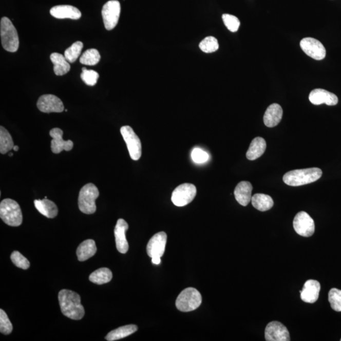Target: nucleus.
Listing matches in <instances>:
<instances>
[{
	"instance_id": "7ed1b4c3",
	"label": "nucleus",
	"mask_w": 341,
	"mask_h": 341,
	"mask_svg": "<svg viewBox=\"0 0 341 341\" xmlns=\"http://www.w3.org/2000/svg\"><path fill=\"white\" fill-rule=\"evenodd\" d=\"M0 217L10 226H19L23 223V216L20 205L12 199L2 200L0 203Z\"/></svg>"
},
{
	"instance_id": "7c9ffc66",
	"label": "nucleus",
	"mask_w": 341,
	"mask_h": 341,
	"mask_svg": "<svg viewBox=\"0 0 341 341\" xmlns=\"http://www.w3.org/2000/svg\"><path fill=\"white\" fill-rule=\"evenodd\" d=\"M83 47V43L81 41H77L70 48L66 49L64 56L67 61L71 63L75 62L81 55Z\"/></svg>"
},
{
	"instance_id": "423d86ee",
	"label": "nucleus",
	"mask_w": 341,
	"mask_h": 341,
	"mask_svg": "<svg viewBox=\"0 0 341 341\" xmlns=\"http://www.w3.org/2000/svg\"><path fill=\"white\" fill-rule=\"evenodd\" d=\"M202 301L201 294L199 291L194 288H188L179 295L176 301V306L181 312H189L198 309Z\"/></svg>"
},
{
	"instance_id": "4c0bfd02",
	"label": "nucleus",
	"mask_w": 341,
	"mask_h": 341,
	"mask_svg": "<svg viewBox=\"0 0 341 341\" xmlns=\"http://www.w3.org/2000/svg\"><path fill=\"white\" fill-rule=\"evenodd\" d=\"M192 159L195 163L198 164L204 163L210 159L207 153L199 148H195L192 152Z\"/></svg>"
},
{
	"instance_id": "c756f323",
	"label": "nucleus",
	"mask_w": 341,
	"mask_h": 341,
	"mask_svg": "<svg viewBox=\"0 0 341 341\" xmlns=\"http://www.w3.org/2000/svg\"><path fill=\"white\" fill-rule=\"evenodd\" d=\"M101 60V55L97 49H90L85 51L80 59L81 64L93 66L97 65Z\"/></svg>"
},
{
	"instance_id": "c9c22d12",
	"label": "nucleus",
	"mask_w": 341,
	"mask_h": 341,
	"mask_svg": "<svg viewBox=\"0 0 341 341\" xmlns=\"http://www.w3.org/2000/svg\"><path fill=\"white\" fill-rule=\"evenodd\" d=\"M224 24L229 31L235 32L240 26V22L236 16L230 14H223L222 16Z\"/></svg>"
},
{
	"instance_id": "473e14b6",
	"label": "nucleus",
	"mask_w": 341,
	"mask_h": 341,
	"mask_svg": "<svg viewBox=\"0 0 341 341\" xmlns=\"http://www.w3.org/2000/svg\"><path fill=\"white\" fill-rule=\"evenodd\" d=\"M329 301L332 309L335 312H341V290L332 288L329 293Z\"/></svg>"
},
{
	"instance_id": "e433bc0d",
	"label": "nucleus",
	"mask_w": 341,
	"mask_h": 341,
	"mask_svg": "<svg viewBox=\"0 0 341 341\" xmlns=\"http://www.w3.org/2000/svg\"><path fill=\"white\" fill-rule=\"evenodd\" d=\"M11 260H12V262L18 268L24 269V270H26V269L29 268V261L26 257H24L20 252L17 251L13 252L12 255H11Z\"/></svg>"
},
{
	"instance_id": "0eeeda50",
	"label": "nucleus",
	"mask_w": 341,
	"mask_h": 341,
	"mask_svg": "<svg viewBox=\"0 0 341 341\" xmlns=\"http://www.w3.org/2000/svg\"><path fill=\"white\" fill-rule=\"evenodd\" d=\"M120 131L127 146L130 158L134 161L139 160L142 156V144L139 137L130 126H122Z\"/></svg>"
},
{
	"instance_id": "ddd939ff",
	"label": "nucleus",
	"mask_w": 341,
	"mask_h": 341,
	"mask_svg": "<svg viewBox=\"0 0 341 341\" xmlns=\"http://www.w3.org/2000/svg\"><path fill=\"white\" fill-rule=\"evenodd\" d=\"M37 106L40 111L46 113L62 112L64 111V105L60 98L53 94L41 96L37 101Z\"/></svg>"
},
{
	"instance_id": "f03ea898",
	"label": "nucleus",
	"mask_w": 341,
	"mask_h": 341,
	"mask_svg": "<svg viewBox=\"0 0 341 341\" xmlns=\"http://www.w3.org/2000/svg\"><path fill=\"white\" fill-rule=\"evenodd\" d=\"M323 175L318 167L290 170L283 177V181L289 186H298L315 182Z\"/></svg>"
},
{
	"instance_id": "5701e85b",
	"label": "nucleus",
	"mask_w": 341,
	"mask_h": 341,
	"mask_svg": "<svg viewBox=\"0 0 341 341\" xmlns=\"http://www.w3.org/2000/svg\"><path fill=\"white\" fill-rule=\"evenodd\" d=\"M266 142L262 137H256L252 140L248 151L247 158L250 161H254L263 155L266 149Z\"/></svg>"
},
{
	"instance_id": "4be33fe9",
	"label": "nucleus",
	"mask_w": 341,
	"mask_h": 341,
	"mask_svg": "<svg viewBox=\"0 0 341 341\" xmlns=\"http://www.w3.org/2000/svg\"><path fill=\"white\" fill-rule=\"evenodd\" d=\"M34 205L41 214L48 218H54L59 213V210L53 202L47 199L35 200Z\"/></svg>"
},
{
	"instance_id": "6e6552de",
	"label": "nucleus",
	"mask_w": 341,
	"mask_h": 341,
	"mask_svg": "<svg viewBox=\"0 0 341 341\" xmlns=\"http://www.w3.org/2000/svg\"><path fill=\"white\" fill-rule=\"evenodd\" d=\"M197 194V188L193 184L184 183L173 191L172 202L177 207H183L193 201Z\"/></svg>"
},
{
	"instance_id": "39448f33",
	"label": "nucleus",
	"mask_w": 341,
	"mask_h": 341,
	"mask_svg": "<svg viewBox=\"0 0 341 341\" xmlns=\"http://www.w3.org/2000/svg\"><path fill=\"white\" fill-rule=\"evenodd\" d=\"M100 195V192L95 185L88 183L82 187L79 196V207L82 213L92 214L96 213V200Z\"/></svg>"
},
{
	"instance_id": "412c9836",
	"label": "nucleus",
	"mask_w": 341,
	"mask_h": 341,
	"mask_svg": "<svg viewBox=\"0 0 341 341\" xmlns=\"http://www.w3.org/2000/svg\"><path fill=\"white\" fill-rule=\"evenodd\" d=\"M253 186L249 181H241L236 186L234 194L235 199L242 206H247L252 200Z\"/></svg>"
},
{
	"instance_id": "4468645a",
	"label": "nucleus",
	"mask_w": 341,
	"mask_h": 341,
	"mask_svg": "<svg viewBox=\"0 0 341 341\" xmlns=\"http://www.w3.org/2000/svg\"><path fill=\"white\" fill-rule=\"evenodd\" d=\"M167 242L166 233L159 232L150 238L147 246V252L150 257H161L164 255Z\"/></svg>"
},
{
	"instance_id": "58836bf2",
	"label": "nucleus",
	"mask_w": 341,
	"mask_h": 341,
	"mask_svg": "<svg viewBox=\"0 0 341 341\" xmlns=\"http://www.w3.org/2000/svg\"><path fill=\"white\" fill-rule=\"evenodd\" d=\"M161 257H154L152 258V262L156 265H159L161 263Z\"/></svg>"
},
{
	"instance_id": "a19ab883",
	"label": "nucleus",
	"mask_w": 341,
	"mask_h": 341,
	"mask_svg": "<svg viewBox=\"0 0 341 341\" xmlns=\"http://www.w3.org/2000/svg\"><path fill=\"white\" fill-rule=\"evenodd\" d=\"M13 155V153H10L9 154V156H12Z\"/></svg>"
},
{
	"instance_id": "f3484780",
	"label": "nucleus",
	"mask_w": 341,
	"mask_h": 341,
	"mask_svg": "<svg viewBox=\"0 0 341 341\" xmlns=\"http://www.w3.org/2000/svg\"><path fill=\"white\" fill-rule=\"evenodd\" d=\"M309 100L315 105L326 104L328 106H335L338 103V98L336 95L321 89L313 90L310 93Z\"/></svg>"
},
{
	"instance_id": "bb28decb",
	"label": "nucleus",
	"mask_w": 341,
	"mask_h": 341,
	"mask_svg": "<svg viewBox=\"0 0 341 341\" xmlns=\"http://www.w3.org/2000/svg\"><path fill=\"white\" fill-rule=\"evenodd\" d=\"M138 330L136 325H127L120 327L119 328L113 330L106 336V339L108 341H115L123 339L134 334Z\"/></svg>"
},
{
	"instance_id": "ea45409f",
	"label": "nucleus",
	"mask_w": 341,
	"mask_h": 341,
	"mask_svg": "<svg viewBox=\"0 0 341 341\" xmlns=\"http://www.w3.org/2000/svg\"><path fill=\"white\" fill-rule=\"evenodd\" d=\"M13 149L15 151H18L19 149V147L17 146V145H14V147H13Z\"/></svg>"
},
{
	"instance_id": "b1692460",
	"label": "nucleus",
	"mask_w": 341,
	"mask_h": 341,
	"mask_svg": "<svg viewBox=\"0 0 341 341\" xmlns=\"http://www.w3.org/2000/svg\"><path fill=\"white\" fill-rule=\"evenodd\" d=\"M97 252V247L93 240H85L80 244L77 250L78 260L81 262L87 260L93 257Z\"/></svg>"
},
{
	"instance_id": "f257e3e1",
	"label": "nucleus",
	"mask_w": 341,
	"mask_h": 341,
	"mask_svg": "<svg viewBox=\"0 0 341 341\" xmlns=\"http://www.w3.org/2000/svg\"><path fill=\"white\" fill-rule=\"evenodd\" d=\"M60 306L66 317L79 320L84 317V308L81 304V298L78 293L72 291L63 290L59 295Z\"/></svg>"
},
{
	"instance_id": "a211bd4d",
	"label": "nucleus",
	"mask_w": 341,
	"mask_h": 341,
	"mask_svg": "<svg viewBox=\"0 0 341 341\" xmlns=\"http://www.w3.org/2000/svg\"><path fill=\"white\" fill-rule=\"evenodd\" d=\"M320 291V285L317 280H308L302 290L299 291L302 301L308 304H314L318 300Z\"/></svg>"
},
{
	"instance_id": "6ab92c4d",
	"label": "nucleus",
	"mask_w": 341,
	"mask_h": 341,
	"mask_svg": "<svg viewBox=\"0 0 341 341\" xmlns=\"http://www.w3.org/2000/svg\"><path fill=\"white\" fill-rule=\"evenodd\" d=\"M50 14L56 18H70L73 20H78L82 16L81 11L71 5H58L53 7L50 10Z\"/></svg>"
},
{
	"instance_id": "f704fd0d",
	"label": "nucleus",
	"mask_w": 341,
	"mask_h": 341,
	"mask_svg": "<svg viewBox=\"0 0 341 341\" xmlns=\"http://www.w3.org/2000/svg\"><path fill=\"white\" fill-rule=\"evenodd\" d=\"M13 326L4 310H0V332L1 333L8 335L12 333Z\"/></svg>"
},
{
	"instance_id": "393cba45",
	"label": "nucleus",
	"mask_w": 341,
	"mask_h": 341,
	"mask_svg": "<svg viewBox=\"0 0 341 341\" xmlns=\"http://www.w3.org/2000/svg\"><path fill=\"white\" fill-rule=\"evenodd\" d=\"M50 59L54 65V71L56 75H65L70 70L69 62L63 54L53 53L51 54Z\"/></svg>"
},
{
	"instance_id": "79ce46f5",
	"label": "nucleus",
	"mask_w": 341,
	"mask_h": 341,
	"mask_svg": "<svg viewBox=\"0 0 341 341\" xmlns=\"http://www.w3.org/2000/svg\"><path fill=\"white\" fill-rule=\"evenodd\" d=\"M340 340L341 341V339H340Z\"/></svg>"
},
{
	"instance_id": "1a4fd4ad",
	"label": "nucleus",
	"mask_w": 341,
	"mask_h": 341,
	"mask_svg": "<svg viewBox=\"0 0 341 341\" xmlns=\"http://www.w3.org/2000/svg\"><path fill=\"white\" fill-rule=\"evenodd\" d=\"M121 12L120 3L117 0H111L106 3L102 10V16L105 28L111 31L117 26Z\"/></svg>"
},
{
	"instance_id": "2eb2a0df",
	"label": "nucleus",
	"mask_w": 341,
	"mask_h": 341,
	"mask_svg": "<svg viewBox=\"0 0 341 341\" xmlns=\"http://www.w3.org/2000/svg\"><path fill=\"white\" fill-rule=\"evenodd\" d=\"M49 135L53 138L51 140V150L54 154H59L63 150L70 151L73 147V142L70 140H64L62 137L63 131L61 129L54 128L49 131Z\"/></svg>"
},
{
	"instance_id": "a878e982",
	"label": "nucleus",
	"mask_w": 341,
	"mask_h": 341,
	"mask_svg": "<svg viewBox=\"0 0 341 341\" xmlns=\"http://www.w3.org/2000/svg\"><path fill=\"white\" fill-rule=\"evenodd\" d=\"M251 201L256 210L261 212L270 210L274 205L272 197L268 195L263 194H255L252 196Z\"/></svg>"
},
{
	"instance_id": "9b49d317",
	"label": "nucleus",
	"mask_w": 341,
	"mask_h": 341,
	"mask_svg": "<svg viewBox=\"0 0 341 341\" xmlns=\"http://www.w3.org/2000/svg\"><path fill=\"white\" fill-rule=\"evenodd\" d=\"M300 47L308 56L316 60L325 59L326 49L320 41L312 37H305L300 41Z\"/></svg>"
},
{
	"instance_id": "c85d7f7f",
	"label": "nucleus",
	"mask_w": 341,
	"mask_h": 341,
	"mask_svg": "<svg viewBox=\"0 0 341 341\" xmlns=\"http://www.w3.org/2000/svg\"><path fill=\"white\" fill-rule=\"evenodd\" d=\"M14 147L12 136L6 128L1 126L0 127V153L5 155Z\"/></svg>"
},
{
	"instance_id": "2f4dec72",
	"label": "nucleus",
	"mask_w": 341,
	"mask_h": 341,
	"mask_svg": "<svg viewBox=\"0 0 341 341\" xmlns=\"http://www.w3.org/2000/svg\"><path fill=\"white\" fill-rule=\"evenodd\" d=\"M199 48L204 53H213L219 49L218 41L213 36L205 37L199 44Z\"/></svg>"
},
{
	"instance_id": "dca6fc26",
	"label": "nucleus",
	"mask_w": 341,
	"mask_h": 341,
	"mask_svg": "<svg viewBox=\"0 0 341 341\" xmlns=\"http://www.w3.org/2000/svg\"><path fill=\"white\" fill-rule=\"evenodd\" d=\"M128 229V224L124 219L118 220L115 228V236L117 249L121 254H126L128 250V243L126 238V232Z\"/></svg>"
},
{
	"instance_id": "72a5a7b5",
	"label": "nucleus",
	"mask_w": 341,
	"mask_h": 341,
	"mask_svg": "<svg viewBox=\"0 0 341 341\" xmlns=\"http://www.w3.org/2000/svg\"><path fill=\"white\" fill-rule=\"evenodd\" d=\"M81 78L85 84L89 86H93L98 81L100 75L94 70H87L86 68H82V73Z\"/></svg>"
},
{
	"instance_id": "9d476101",
	"label": "nucleus",
	"mask_w": 341,
	"mask_h": 341,
	"mask_svg": "<svg viewBox=\"0 0 341 341\" xmlns=\"http://www.w3.org/2000/svg\"><path fill=\"white\" fill-rule=\"evenodd\" d=\"M293 227L296 233L304 237H310L315 232L314 221L304 211L296 214L293 221Z\"/></svg>"
},
{
	"instance_id": "f8f14e48",
	"label": "nucleus",
	"mask_w": 341,
	"mask_h": 341,
	"mask_svg": "<svg viewBox=\"0 0 341 341\" xmlns=\"http://www.w3.org/2000/svg\"><path fill=\"white\" fill-rule=\"evenodd\" d=\"M267 341H290V335L287 327L279 321L269 323L265 331Z\"/></svg>"
},
{
	"instance_id": "aec40b11",
	"label": "nucleus",
	"mask_w": 341,
	"mask_h": 341,
	"mask_svg": "<svg viewBox=\"0 0 341 341\" xmlns=\"http://www.w3.org/2000/svg\"><path fill=\"white\" fill-rule=\"evenodd\" d=\"M283 110L278 104H272L267 109L263 116L264 124L272 128L279 124L282 120Z\"/></svg>"
},
{
	"instance_id": "20e7f679",
	"label": "nucleus",
	"mask_w": 341,
	"mask_h": 341,
	"mask_svg": "<svg viewBox=\"0 0 341 341\" xmlns=\"http://www.w3.org/2000/svg\"><path fill=\"white\" fill-rule=\"evenodd\" d=\"M0 34L2 45L5 50L11 53H14L18 50L19 40L17 31L12 21L5 16L1 19Z\"/></svg>"
},
{
	"instance_id": "cd10ccee",
	"label": "nucleus",
	"mask_w": 341,
	"mask_h": 341,
	"mask_svg": "<svg viewBox=\"0 0 341 341\" xmlns=\"http://www.w3.org/2000/svg\"><path fill=\"white\" fill-rule=\"evenodd\" d=\"M112 274L109 269L104 268L98 269L90 275L89 280L94 284L101 285L111 281Z\"/></svg>"
}]
</instances>
